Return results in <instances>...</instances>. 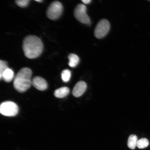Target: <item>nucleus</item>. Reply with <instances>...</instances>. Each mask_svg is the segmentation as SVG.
<instances>
[{
    "label": "nucleus",
    "instance_id": "f257e3e1",
    "mask_svg": "<svg viewBox=\"0 0 150 150\" xmlns=\"http://www.w3.org/2000/svg\"><path fill=\"white\" fill-rule=\"evenodd\" d=\"M22 48L26 57L29 59H35L39 57L42 53L44 45L38 37L29 35L24 39Z\"/></svg>",
    "mask_w": 150,
    "mask_h": 150
},
{
    "label": "nucleus",
    "instance_id": "f03ea898",
    "mask_svg": "<svg viewBox=\"0 0 150 150\" xmlns=\"http://www.w3.org/2000/svg\"><path fill=\"white\" fill-rule=\"evenodd\" d=\"M32 71L30 69L24 67L21 69L14 79L13 85L15 89L21 93L27 91L32 85Z\"/></svg>",
    "mask_w": 150,
    "mask_h": 150
},
{
    "label": "nucleus",
    "instance_id": "7ed1b4c3",
    "mask_svg": "<svg viewBox=\"0 0 150 150\" xmlns=\"http://www.w3.org/2000/svg\"><path fill=\"white\" fill-rule=\"evenodd\" d=\"M62 4L58 1L52 2L48 7L46 12L47 17L52 20H56L61 16L63 12Z\"/></svg>",
    "mask_w": 150,
    "mask_h": 150
},
{
    "label": "nucleus",
    "instance_id": "20e7f679",
    "mask_svg": "<svg viewBox=\"0 0 150 150\" xmlns=\"http://www.w3.org/2000/svg\"><path fill=\"white\" fill-rule=\"evenodd\" d=\"M18 106L15 103L6 101L1 103L0 112L2 115L7 117H14L18 114Z\"/></svg>",
    "mask_w": 150,
    "mask_h": 150
},
{
    "label": "nucleus",
    "instance_id": "39448f33",
    "mask_svg": "<svg viewBox=\"0 0 150 150\" xmlns=\"http://www.w3.org/2000/svg\"><path fill=\"white\" fill-rule=\"evenodd\" d=\"M75 18L83 24H89L91 20L87 13V7L82 4L76 6L74 10Z\"/></svg>",
    "mask_w": 150,
    "mask_h": 150
},
{
    "label": "nucleus",
    "instance_id": "423d86ee",
    "mask_svg": "<svg viewBox=\"0 0 150 150\" xmlns=\"http://www.w3.org/2000/svg\"><path fill=\"white\" fill-rule=\"evenodd\" d=\"M110 24L108 21L102 19L99 21L96 27L94 35L97 38L101 39L105 36L110 30Z\"/></svg>",
    "mask_w": 150,
    "mask_h": 150
},
{
    "label": "nucleus",
    "instance_id": "0eeeda50",
    "mask_svg": "<svg viewBox=\"0 0 150 150\" xmlns=\"http://www.w3.org/2000/svg\"><path fill=\"white\" fill-rule=\"evenodd\" d=\"M32 85L35 88L40 91H44L48 87V84L45 80L40 76H37L32 81Z\"/></svg>",
    "mask_w": 150,
    "mask_h": 150
},
{
    "label": "nucleus",
    "instance_id": "6e6552de",
    "mask_svg": "<svg viewBox=\"0 0 150 150\" xmlns=\"http://www.w3.org/2000/svg\"><path fill=\"white\" fill-rule=\"evenodd\" d=\"M87 84L83 81L78 82L75 86L72 91L73 95L75 97H79L84 93L87 89Z\"/></svg>",
    "mask_w": 150,
    "mask_h": 150
},
{
    "label": "nucleus",
    "instance_id": "1a4fd4ad",
    "mask_svg": "<svg viewBox=\"0 0 150 150\" xmlns=\"http://www.w3.org/2000/svg\"><path fill=\"white\" fill-rule=\"evenodd\" d=\"M70 92L68 87H62L56 90L54 92V95L57 98H62L67 96Z\"/></svg>",
    "mask_w": 150,
    "mask_h": 150
},
{
    "label": "nucleus",
    "instance_id": "9d476101",
    "mask_svg": "<svg viewBox=\"0 0 150 150\" xmlns=\"http://www.w3.org/2000/svg\"><path fill=\"white\" fill-rule=\"evenodd\" d=\"M14 76L13 71L12 69L8 68L3 73L2 75L1 79H3L5 82H10L13 79Z\"/></svg>",
    "mask_w": 150,
    "mask_h": 150
},
{
    "label": "nucleus",
    "instance_id": "9b49d317",
    "mask_svg": "<svg viewBox=\"0 0 150 150\" xmlns=\"http://www.w3.org/2000/svg\"><path fill=\"white\" fill-rule=\"evenodd\" d=\"M68 57L69 60V65L71 67H76L79 63V58L76 54H70L68 55Z\"/></svg>",
    "mask_w": 150,
    "mask_h": 150
},
{
    "label": "nucleus",
    "instance_id": "f8f14e48",
    "mask_svg": "<svg viewBox=\"0 0 150 150\" xmlns=\"http://www.w3.org/2000/svg\"><path fill=\"white\" fill-rule=\"evenodd\" d=\"M138 138L136 135L132 134L129 136L127 140V145L131 149H134L136 146Z\"/></svg>",
    "mask_w": 150,
    "mask_h": 150
},
{
    "label": "nucleus",
    "instance_id": "ddd939ff",
    "mask_svg": "<svg viewBox=\"0 0 150 150\" xmlns=\"http://www.w3.org/2000/svg\"><path fill=\"white\" fill-rule=\"evenodd\" d=\"M149 145V141L147 139L143 138L138 140L136 143V146L138 149H145Z\"/></svg>",
    "mask_w": 150,
    "mask_h": 150
},
{
    "label": "nucleus",
    "instance_id": "4468645a",
    "mask_svg": "<svg viewBox=\"0 0 150 150\" xmlns=\"http://www.w3.org/2000/svg\"><path fill=\"white\" fill-rule=\"evenodd\" d=\"M71 75V72L70 70L67 69L63 70L61 74L62 79L63 82H69L70 79Z\"/></svg>",
    "mask_w": 150,
    "mask_h": 150
},
{
    "label": "nucleus",
    "instance_id": "2eb2a0df",
    "mask_svg": "<svg viewBox=\"0 0 150 150\" xmlns=\"http://www.w3.org/2000/svg\"><path fill=\"white\" fill-rule=\"evenodd\" d=\"M8 68L6 62L2 60L0 61V79L1 80L3 73Z\"/></svg>",
    "mask_w": 150,
    "mask_h": 150
},
{
    "label": "nucleus",
    "instance_id": "dca6fc26",
    "mask_svg": "<svg viewBox=\"0 0 150 150\" xmlns=\"http://www.w3.org/2000/svg\"><path fill=\"white\" fill-rule=\"evenodd\" d=\"M30 0H15L16 4L22 8L27 7L29 5Z\"/></svg>",
    "mask_w": 150,
    "mask_h": 150
},
{
    "label": "nucleus",
    "instance_id": "f3484780",
    "mask_svg": "<svg viewBox=\"0 0 150 150\" xmlns=\"http://www.w3.org/2000/svg\"><path fill=\"white\" fill-rule=\"evenodd\" d=\"M81 1L83 3L87 4L91 2V0H81Z\"/></svg>",
    "mask_w": 150,
    "mask_h": 150
},
{
    "label": "nucleus",
    "instance_id": "a211bd4d",
    "mask_svg": "<svg viewBox=\"0 0 150 150\" xmlns=\"http://www.w3.org/2000/svg\"><path fill=\"white\" fill-rule=\"evenodd\" d=\"M35 1L38 2L42 3L43 1V0H35Z\"/></svg>",
    "mask_w": 150,
    "mask_h": 150
},
{
    "label": "nucleus",
    "instance_id": "6ab92c4d",
    "mask_svg": "<svg viewBox=\"0 0 150 150\" xmlns=\"http://www.w3.org/2000/svg\"><path fill=\"white\" fill-rule=\"evenodd\" d=\"M148 1H150V0H148Z\"/></svg>",
    "mask_w": 150,
    "mask_h": 150
}]
</instances>
